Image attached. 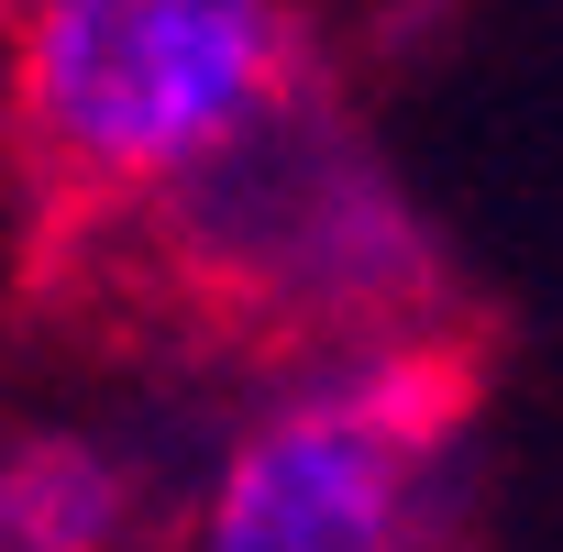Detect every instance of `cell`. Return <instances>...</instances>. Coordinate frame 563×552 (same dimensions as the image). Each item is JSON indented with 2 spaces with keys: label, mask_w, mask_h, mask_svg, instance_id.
I'll list each match as a JSON object with an SVG mask.
<instances>
[{
  "label": "cell",
  "mask_w": 563,
  "mask_h": 552,
  "mask_svg": "<svg viewBox=\"0 0 563 552\" xmlns=\"http://www.w3.org/2000/svg\"><path fill=\"white\" fill-rule=\"evenodd\" d=\"M0 34L12 288L199 177L321 67V34L276 0H45Z\"/></svg>",
  "instance_id": "obj_2"
},
{
  "label": "cell",
  "mask_w": 563,
  "mask_h": 552,
  "mask_svg": "<svg viewBox=\"0 0 563 552\" xmlns=\"http://www.w3.org/2000/svg\"><path fill=\"white\" fill-rule=\"evenodd\" d=\"M486 321L310 376L276 398L199 519V552H442L453 541V453L486 409Z\"/></svg>",
  "instance_id": "obj_3"
},
{
  "label": "cell",
  "mask_w": 563,
  "mask_h": 552,
  "mask_svg": "<svg viewBox=\"0 0 563 552\" xmlns=\"http://www.w3.org/2000/svg\"><path fill=\"white\" fill-rule=\"evenodd\" d=\"M133 464L89 431H0V552H122Z\"/></svg>",
  "instance_id": "obj_4"
},
{
  "label": "cell",
  "mask_w": 563,
  "mask_h": 552,
  "mask_svg": "<svg viewBox=\"0 0 563 552\" xmlns=\"http://www.w3.org/2000/svg\"><path fill=\"white\" fill-rule=\"evenodd\" d=\"M475 321L486 310L464 299L442 232L409 210L398 166L343 111L332 67H310L199 177H177L166 199L12 288V332L265 376H343Z\"/></svg>",
  "instance_id": "obj_1"
}]
</instances>
